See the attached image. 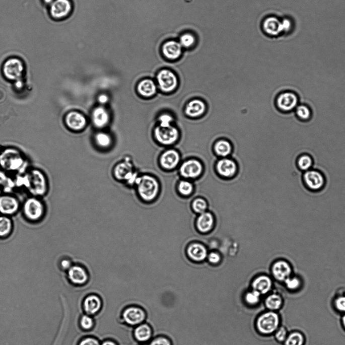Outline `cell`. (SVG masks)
<instances>
[{
    "instance_id": "obj_36",
    "label": "cell",
    "mask_w": 345,
    "mask_h": 345,
    "mask_svg": "<svg viewBox=\"0 0 345 345\" xmlns=\"http://www.w3.org/2000/svg\"><path fill=\"white\" fill-rule=\"evenodd\" d=\"M134 334L138 340L146 341L151 338L152 330L150 327L147 324H142L136 328Z\"/></svg>"
},
{
    "instance_id": "obj_5",
    "label": "cell",
    "mask_w": 345,
    "mask_h": 345,
    "mask_svg": "<svg viewBox=\"0 0 345 345\" xmlns=\"http://www.w3.org/2000/svg\"><path fill=\"white\" fill-rule=\"evenodd\" d=\"M27 175L28 185L27 188L32 195L39 197L45 195L48 187L45 175L37 169L31 170Z\"/></svg>"
},
{
    "instance_id": "obj_28",
    "label": "cell",
    "mask_w": 345,
    "mask_h": 345,
    "mask_svg": "<svg viewBox=\"0 0 345 345\" xmlns=\"http://www.w3.org/2000/svg\"><path fill=\"white\" fill-rule=\"evenodd\" d=\"M14 224L10 217L0 215V238L9 237L13 231Z\"/></svg>"
},
{
    "instance_id": "obj_11",
    "label": "cell",
    "mask_w": 345,
    "mask_h": 345,
    "mask_svg": "<svg viewBox=\"0 0 345 345\" xmlns=\"http://www.w3.org/2000/svg\"><path fill=\"white\" fill-rule=\"evenodd\" d=\"M275 104L281 111L288 112L295 110L299 104L297 95L292 91H285L280 93L277 97Z\"/></svg>"
},
{
    "instance_id": "obj_16",
    "label": "cell",
    "mask_w": 345,
    "mask_h": 345,
    "mask_svg": "<svg viewBox=\"0 0 345 345\" xmlns=\"http://www.w3.org/2000/svg\"><path fill=\"white\" fill-rule=\"evenodd\" d=\"M271 272L276 280L285 282L292 275L293 268L289 261L285 259H280L275 261L272 265Z\"/></svg>"
},
{
    "instance_id": "obj_24",
    "label": "cell",
    "mask_w": 345,
    "mask_h": 345,
    "mask_svg": "<svg viewBox=\"0 0 345 345\" xmlns=\"http://www.w3.org/2000/svg\"><path fill=\"white\" fill-rule=\"evenodd\" d=\"M123 317L128 324L135 325L142 323L145 319L146 314L141 308L130 307L125 310Z\"/></svg>"
},
{
    "instance_id": "obj_35",
    "label": "cell",
    "mask_w": 345,
    "mask_h": 345,
    "mask_svg": "<svg viewBox=\"0 0 345 345\" xmlns=\"http://www.w3.org/2000/svg\"><path fill=\"white\" fill-rule=\"evenodd\" d=\"M297 165L299 169L303 172L312 169L313 160L308 154L301 155L297 159Z\"/></svg>"
},
{
    "instance_id": "obj_31",
    "label": "cell",
    "mask_w": 345,
    "mask_h": 345,
    "mask_svg": "<svg viewBox=\"0 0 345 345\" xmlns=\"http://www.w3.org/2000/svg\"><path fill=\"white\" fill-rule=\"evenodd\" d=\"M93 120L95 125L102 127L107 124L109 121V116L106 110L101 107L96 108L93 113Z\"/></svg>"
},
{
    "instance_id": "obj_17",
    "label": "cell",
    "mask_w": 345,
    "mask_h": 345,
    "mask_svg": "<svg viewBox=\"0 0 345 345\" xmlns=\"http://www.w3.org/2000/svg\"><path fill=\"white\" fill-rule=\"evenodd\" d=\"M216 169L219 176L224 179L233 178L238 170L237 163L233 160L224 158L216 163Z\"/></svg>"
},
{
    "instance_id": "obj_52",
    "label": "cell",
    "mask_w": 345,
    "mask_h": 345,
    "mask_svg": "<svg viewBox=\"0 0 345 345\" xmlns=\"http://www.w3.org/2000/svg\"><path fill=\"white\" fill-rule=\"evenodd\" d=\"M9 179L8 176L4 171L0 170V186L3 187Z\"/></svg>"
},
{
    "instance_id": "obj_55",
    "label": "cell",
    "mask_w": 345,
    "mask_h": 345,
    "mask_svg": "<svg viewBox=\"0 0 345 345\" xmlns=\"http://www.w3.org/2000/svg\"><path fill=\"white\" fill-rule=\"evenodd\" d=\"M102 345H117V344L112 341L107 340V341L104 342L102 344Z\"/></svg>"
},
{
    "instance_id": "obj_50",
    "label": "cell",
    "mask_w": 345,
    "mask_h": 345,
    "mask_svg": "<svg viewBox=\"0 0 345 345\" xmlns=\"http://www.w3.org/2000/svg\"><path fill=\"white\" fill-rule=\"evenodd\" d=\"M160 120L161 121V125H171V123L173 120L169 115L165 114L160 117Z\"/></svg>"
},
{
    "instance_id": "obj_40",
    "label": "cell",
    "mask_w": 345,
    "mask_h": 345,
    "mask_svg": "<svg viewBox=\"0 0 345 345\" xmlns=\"http://www.w3.org/2000/svg\"><path fill=\"white\" fill-rule=\"evenodd\" d=\"M304 340V337L301 333L294 332L288 334L284 342L285 345H303Z\"/></svg>"
},
{
    "instance_id": "obj_57",
    "label": "cell",
    "mask_w": 345,
    "mask_h": 345,
    "mask_svg": "<svg viewBox=\"0 0 345 345\" xmlns=\"http://www.w3.org/2000/svg\"><path fill=\"white\" fill-rule=\"evenodd\" d=\"M2 190H3L2 187L1 186H0V196H1L2 195Z\"/></svg>"
},
{
    "instance_id": "obj_43",
    "label": "cell",
    "mask_w": 345,
    "mask_h": 345,
    "mask_svg": "<svg viewBox=\"0 0 345 345\" xmlns=\"http://www.w3.org/2000/svg\"><path fill=\"white\" fill-rule=\"evenodd\" d=\"M208 262L212 265H217L221 261V256L219 253L215 252H211L207 257Z\"/></svg>"
},
{
    "instance_id": "obj_51",
    "label": "cell",
    "mask_w": 345,
    "mask_h": 345,
    "mask_svg": "<svg viewBox=\"0 0 345 345\" xmlns=\"http://www.w3.org/2000/svg\"><path fill=\"white\" fill-rule=\"evenodd\" d=\"M73 265L72 262L68 259H64L60 262L61 268L65 270H68Z\"/></svg>"
},
{
    "instance_id": "obj_29",
    "label": "cell",
    "mask_w": 345,
    "mask_h": 345,
    "mask_svg": "<svg viewBox=\"0 0 345 345\" xmlns=\"http://www.w3.org/2000/svg\"><path fill=\"white\" fill-rule=\"evenodd\" d=\"M214 150L218 156L226 157L232 153L233 146L229 142L222 140L215 144Z\"/></svg>"
},
{
    "instance_id": "obj_41",
    "label": "cell",
    "mask_w": 345,
    "mask_h": 345,
    "mask_svg": "<svg viewBox=\"0 0 345 345\" xmlns=\"http://www.w3.org/2000/svg\"><path fill=\"white\" fill-rule=\"evenodd\" d=\"M286 287L291 290L299 289L301 285L300 279L297 277H292L288 278L285 282Z\"/></svg>"
},
{
    "instance_id": "obj_22",
    "label": "cell",
    "mask_w": 345,
    "mask_h": 345,
    "mask_svg": "<svg viewBox=\"0 0 345 345\" xmlns=\"http://www.w3.org/2000/svg\"><path fill=\"white\" fill-rule=\"evenodd\" d=\"M272 286L271 278L266 274L256 277L251 284L252 290L257 291L261 295H266L270 292Z\"/></svg>"
},
{
    "instance_id": "obj_26",
    "label": "cell",
    "mask_w": 345,
    "mask_h": 345,
    "mask_svg": "<svg viewBox=\"0 0 345 345\" xmlns=\"http://www.w3.org/2000/svg\"><path fill=\"white\" fill-rule=\"evenodd\" d=\"M180 160L178 153L172 150L167 151L163 154L161 159V163L164 169L171 170L178 166Z\"/></svg>"
},
{
    "instance_id": "obj_3",
    "label": "cell",
    "mask_w": 345,
    "mask_h": 345,
    "mask_svg": "<svg viewBox=\"0 0 345 345\" xmlns=\"http://www.w3.org/2000/svg\"><path fill=\"white\" fill-rule=\"evenodd\" d=\"M45 209L43 202L39 197L33 196L25 200L23 206V213L28 221L36 222L43 218Z\"/></svg>"
},
{
    "instance_id": "obj_53",
    "label": "cell",
    "mask_w": 345,
    "mask_h": 345,
    "mask_svg": "<svg viewBox=\"0 0 345 345\" xmlns=\"http://www.w3.org/2000/svg\"><path fill=\"white\" fill-rule=\"evenodd\" d=\"M99 100L101 103H105L107 101V97L105 95H101L99 97Z\"/></svg>"
},
{
    "instance_id": "obj_56",
    "label": "cell",
    "mask_w": 345,
    "mask_h": 345,
    "mask_svg": "<svg viewBox=\"0 0 345 345\" xmlns=\"http://www.w3.org/2000/svg\"><path fill=\"white\" fill-rule=\"evenodd\" d=\"M342 323L345 328V315L342 317Z\"/></svg>"
},
{
    "instance_id": "obj_42",
    "label": "cell",
    "mask_w": 345,
    "mask_h": 345,
    "mask_svg": "<svg viewBox=\"0 0 345 345\" xmlns=\"http://www.w3.org/2000/svg\"><path fill=\"white\" fill-rule=\"evenodd\" d=\"M96 141L98 145L102 147H108L111 142L109 136L103 133L98 134L96 136Z\"/></svg>"
},
{
    "instance_id": "obj_23",
    "label": "cell",
    "mask_w": 345,
    "mask_h": 345,
    "mask_svg": "<svg viewBox=\"0 0 345 345\" xmlns=\"http://www.w3.org/2000/svg\"><path fill=\"white\" fill-rule=\"evenodd\" d=\"M206 109V104L203 101L194 99L188 103L185 111L188 117L191 118H197L204 113Z\"/></svg>"
},
{
    "instance_id": "obj_32",
    "label": "cell",
    "mask_w": 345,
    "mask_h": 345,
    "mask_svg": "<svg viewBox=\"0 0 345 345\" xmlns=\"http://www.w3.org/2000/svg\"><path fill=\"white\" fill-rule=\"evenodd\" d=\"M283 303L282 297L276 293L269 295L265 300V305L266 308L272 311L279 310L282 307Z\"/></svg>"
},
{
    "instance_id": "obj_34",
    "label": "cell",
    "mask_w": 345,
    "mask_h": 345,
    "mask_svg": "<svg viewBox=\"0 0 345 345\" xmlns=\"http://www.w3.org/2000/svg\"><path fill=\"white\" fill-rule=\"evenodd\" d=\"M176 190L181 196L187 197L192 194L194 191L192 182L187 180H180L176 184Z\"/></svg>"
},
{
    "instance_id": "obj_46",
    "label": "cell",
    "mask_w": 345,
    "mask_h": 345,
    "mask_svg": "<svg viewBox=\"0 0 345 345\" xmlns=\"http://www.w3.org/2000/svg\"><path fill=\"white\" fill-rule=\"evenodd\" d=\"M335 306L338 311L345 312V296L337 298L335 301Z\"/></svg>"
},
{
    "instance_id": "obj_21",
    "label": "cell",
    "mask_w": 345,
    "mask_h": 345,
    "mask_svg": "<svg viewBox=\"0 0 345 345\" xmlns=\"http://www.w3.org/2000/svg\"><path fill=\"white\" fill-rule=\"evenodd\" d=\"M69 280L74 284L82 285L88 280V274L86 268L79 264H73L67 270Z\"/></svg>"
},
{
    "instance_id": "obj_27",
    "label": "cell",
    "mask_w": 345,
    "mask_h": 345,
    "mask_svg": "<svg viewBox=\"0 0 345 345\" xmlns=\"http://www.w3.org/2000/svg\"><path fill=\"white\" fill-rule=\"evenodd\" d=\"M178 39V41L184 50L193 49L197 43L196 35L191 31H185L182 33Z\"/></svg>"
},
{
    "instance_id": "obj_54",
    "label": "cell",
    "mask_w": 345,
    "mask_h": 345,
    "mask_svg": "<svg viewBox=\"0 0 345 345\" xmlns=\"http://www.w3.org/2000/svg\"><path fill=\"white\" fill-rule=\"evenodd\" d=\"M42 1L45 5H47L49 7L53 3L54 0H42Z\"/></svg>"
},
{
    "instance_id": "obj_8",
    "label": "cell",
    "mask_w": 345,
    "mask_h": 345,
    "mask_svg": "<svg viewBox=\"0 0 345 345\" xmlns=\"http://www.w3.org/2000/svg\"><path fill=\"white\" fill-rule=\"evenodd\" d=\"M184 49L178 40L168 39L164 42L161 47L162 56L167 61L176 62L182 57Z\"/></svg>"
},
{
    "instance_id": "obj_49",
    "label": "cell",
    "mask_w": 345,
    "mask_h": 345,
    "mask_svg": "<svg viewBox=\"0 0 345 345\" xmlns=\"http://www.w3.org/2000/svg\"><path fill=\"white\" fill-rule=\"evenodd\" d=\"M79 345H100V344L96 339L89 337L83 339Z\"/></svg>"
},
{
    "instance_id": "obj_19",
    "label": "cell",
    "mask_w": 345,
    "mask_h": 345,
    "mask_svg": "<svg viewBox=\"0 0 345 345\" xmlns=\"http://www.w3.org/2000/svg\"><path fill=\"white\" fill-rule=\"evenodd\" d=\"M186 254L188 258L193 262H201L204 261L208 255V250L202 244L192 243L186 249Z\"/></svg>"
},
{
    "instance_id": "obj_45",
    "label": "cell",
    "mask_w": 345,
    "mask_h": 345,
    "mask_svg": "<svg viewBox=\"0 0 345 345\" xmlns=\"http://www.w3.org/2000/svg\"><path fill=\"white\" fill-rule=\"evenodd\" d=\"M82 327L85 329H90L93 326V320L92 318L87 315L83 316L80 321Z\"/></svg>"
},
{
    "instance_id": "obj_47",
    "label": "cell",
    "mask_w": 345,
    "mask_h": 345,
    "mask_svg": "<svg viewBox=\"0 0 345 345\" xmlns=\"http://www.w3.org/2000/svg\"><path fill=\"white\" fill-rule=\"evenodd\" d=\"M283 34L288 33L292 28V22L288 18H284L282 20Z\"/></svg>"
},
{
    "instance_id": "obj_18",
    "label": "cell",
    "mask_w": 345,
    "mask_h": 345,
    "mask_svg": "<svg viewBox=\"0 0 345 345\" xmlns=\"http://www.w3.org/2000/svg\"><path fill=\"white\" fill-rule=\"evenodd\" d=\"M262 29L267 36L277 38L283 34L282 20L275 16H268L263 20Z\"/></svg>"
},
{
    "instance_id": "obj_44",
    "label": "cell",
    "mask_w": 345,
    "mask_h": 345,
    "mask_svg": "<svg viewBox=\"0 0 345 345\" xmlns=\"http://www.w3.org/2000/svg\"><path fill=\"white\" fill-rule=\"evenodd\" d=\"M288 335L287 330L284 327H279L275 332V337L277 340L280 342L285 341Z\"/></svg>"
},
{
    "instance_id": "obj_20",
    "label": "cell",
    "mask_w": 345,
    "mask_h": 345,
    "mask_svg": "<svg viewBox=\"0 0 345 345\" xmlns=\"http://www.w3.org/2000/svg\"><path fill=\"white\" fill-rule=\"evenodd\" d=\"M215 223L214 215L210 212H205L198 215L195 226L200 233L207 234L213 229Z\"/></svg>"
},
{
    "instance_id": "obj_37",
    "label": "cell",
    "mask_w": 345,
    "mask_h": 345,
    "mask_svg": "<svg viewBox=\"0 0 345 345\" xmlns=\"http://www.w3.org/2000/svg\"><path fill=\"white\" fill-rule=\"evenodd\" d=\"M295 111L297 117L302 121H308L311 117V110L307 105L299 104Z\"/></svg>"
},
{
    "instance_id": "obj_25",
    "label": "cell",
    "mask_w": 345,
    "mask_h": 345,
    "mask_svg": "<svg viewBox=\"0 0 345 345\" xmlns=\"http://www.w3.org/2000/svg\"><path fill=\"white\" fill-rule=\"evenodd\" d=\"M66 125L73 130H80L85 126L86 121L82 114L77 112L68 113L65 118Z\"/></svg>"
},
{
    "instance_id": "obj_12",
    "label": "cell",
    "mask_w": 345,
    "mask_h": 345,
    "mask_svg": "<svg viewBox=\"0 0 345 345\" xmlns=\"http://www.w3.org/2000/svg\"><path fill=\"white\" fill-rule=\"evenodd\" d=\"M203 171L202 163L197 160L191 159L184 162L180 168L181 176L184 178L195 179L199 177Z\"/></svg>"
},
{
    "instance_id": "obj_30",
    "label": "cell",
    "mask_w": 345,
    "mask_h": 345,
    "mask_svg": "<svg viewBox=\"0 0 345 345\" xmlns=\"http://www.w3.org/2000/svg\"><path fill=\"white\" fill-rule=\"evenodd\" d=\"M85 311L89 314L97 313L101 307V302L99 298L96 296L87 297L84 303Z\"/></svg>"
},
{
    "instance_id": "obj_6",
    "label": "cell",
    "mask_w": 345,
    "mask_h": 345,
    "mask_svg": "<svg viewBox=\"0 0 345 345\" xmlns=\"http://www.w3.org/2000/svg\"><path fill=\"white\" fill-rule=\"evenodd\" d=\"M280 324L279 314L274 311H269L260 315L256 322L258 331L264 335L271 334L276 331Z\"/></svg>"
},
{
    "instance_id": "obj_2",
    "label": "cell",
    "mask_w": 345,
    "mask_h": 345,
    "mask_svg": "<svg viewBox=\"0 0 345 345\" xmlns=\"http://www.w3.org/2000/svg\"><path fill=\"white\" fill-rule=\"evenodd\" d=\"M26 166V161L20 151L9 148L0 153V166L5 170L21 172Z\"/></svg>"
},
{
    "instance_id": "obj_48",
    "label": "cell",
    "mask_w": 345,
    "mask_h": 345,
    "mask_svg": "<svg viewBox=\"0 0 345 345\" xmlns=\"http://www.w3.org/2000/svg\"><path fill=\"white\" fill-rule=\"evenodd\" d=\"M151 345H171L170 341L164 337H160L154 340Z\"/></svg>"
},
{
    "instance_id": "obj_14",
    "label": "cell",
    "mask_w": 345,
    "mask_h": 345,
    "mask_svg": "<svg viewBox=\"0 0 345 345\" xmlns=\"http://www.w3.org/2000/svg\"><path fill=\"white\" fill-rule=\"evenodd\" d=\"M20 208L19 200L10 194L0 196V214L10 217L17 214Z\"/></svg>"
},
{
    "instance_id": "obj_9",
    "label": "cell",
    "mask_w": 345,
    "mask_h": 345,
    "mask_svg": "<svg viewBox=\"0 0 345 345\" xmlns=\"http://www.w3.org/2000/svg\"><path fill=\"white\" fill-rule=\"evenodd\" d=\"M114 175L118 181L125 183L128 187H134L139 177L134 172L130 164L123 163L114 169Z\"/></svg>"
},
{
    "instance_id": "obj_1",
    "label": "cell",
    "mask_w": 345,
    "mask_h": 345,
    "mask_svg": "<svg viewBox=\"0 0 345 345\" xmlns=\"http://www.w3.org/2000/svg\"><path fill=\"white\" fill-rule=\"evenodd\" d=\"M134 188L139 198L148 204L155 202L162 191V186L158 179L150 175L139 176Z\"/></svg>"
},
{
    "instance_id": "obj_39",
    "label": "cell",
    "mask_w": 345,
    "mask_h": 345,
    "mask_svg": "<svg viewBox=\"0 0 345 345\" xmlns=\"http://www.w3.org/2000/svg\"><path fill=\"white\" fill-rule=\"evenodd\" d=\"M261 296L257 291L252 290L245 294L244 300L249 306H255L260 303Z\"/></svg>"
},
{
    "instance_id": "obj_7",
    "label": "cell",
    "mask_w": 345,
    "mask_h": 345,
    "mask_svg": "<svg viewBox=\"0 0 345 345\" xmlns=\"http://www.w3.org/2000/svg\"><path fill=\"white\" fill-rule=\"evenodd\" d=\"M71 0H54L49 6V14L55 21H59L67 19L73 11Z\"/></svg>"
},
{
    "instance_id": "obj_33",
    "label": "cell",
    "mask_w": 345,
    "mask_h": 345,
    "mask_svg": "<svg viewBox=\"0 0 345 345\" xmlns=\"http://www.w3.org/2000/svg\"><path fill=\"white\" fill-rule=\"evenodd\" d=\"M138 89L142 95L150 97L156 93V86L153 81L145 80L140 83Z\"/></svg>"
},
{
    "instance_id": "obj_13",
    "label": "cell",
    "mask_w": 345,
    "mask_h": 345,
    "mask_svg": "<svg viewBox=\"0 0 345 345\" xmlns=\"http://www.w3.org/2000/svg\"><path fill=\"white\" fill-rule=\"evenodd\" d=\"M156 136L161 143L169 145L174 143L179 137V132L177 129L171 125H161L155 131Z\"/></svg>"
},
{
    "instance_id": "obj_38",
    "label": "cell",
    "mask_w": 345,
    "mask_h": 345,
    "mask_svg": "<svg viewBox=\"0 0 345 345\" xmlns=\"http://www.w3.org/2000/svg\"><path fill=\"white\" fill-rule=\"evenodd\" d=\"M208 208L206 200L202 197L194 199L191 203L193 211L197 215L205 212Z\"/></svg>"
},
{
    "instance_id": "obj_10",
    "label": "cell",
    "mask_w": 345,
    "mask_h": 345,
    "mask_svg": "<svg viewBox=\"0 0 345 345\" xmlns=\"http://www.w3.org/2000/svg\"><path fill=\"white\" fill-rule=\"evenodd\" d=\"M303 180L306 187L311 191H319L325 185L324 175L320 171L312 169L303 173Z\"/></svg>"
},
{
    "instance_id": "obj_15",
    "label": "cell",
    "mask_w": 345,
    "mask_h": 345,
    "mask_svg": "<svg viewBox=\"0 0 345 345\" xmlns=\"http://www.w3.org/2000/svg\"><path fill=\"white\" fill-rule=\"evenodd\" d=\"M157 79L160 88L166 92L172 91L178 85V81L177 76L169 69L161 70L158 75Z\"/></svg>"
},
{
    "instance_id": "obj_4",
    "label": "cell",
    "mask_w": 345,
    "mask_h": 345,
    "mask_svg": "<svg viewBox=\"0 0 345 345\" xmlns=\"http://www.w3.org/2000/svg\"><path fill=\"white\" fill-rule=\"evenodd\" d=\"M25 69V64L22 59L17 57H12L4 62L2 70L6 79L16 82L22 80Z\"/></svg>"
}]
</instances>
